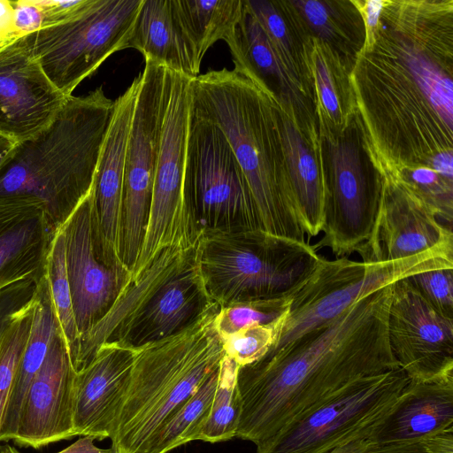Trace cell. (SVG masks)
I'll list each match as a JSON object with an SVG mask.
<instances>
[{
  "label": "cell",
  "mask_w": 453,
  "mask_h": 453,
  "mask_svg": "<svg viewBox=\"0 0 453 453\" xmlns=\"http://www.w3.org/2000/svg\"><path fill=\"white\" fill-rule=\"evenodd\" d=\"M190 77L168 69L152 203L134 278L168 247L194 248L199 230L184 196Z\"/></svg>",
  "instance_id": "10"
},
{
  "label": "cell",
  "mask_w": 453,
  "mask_h": 453,
  "mask_svg": "<svg viewBox=\"0 0 453 453\" xmlns=\"http://www.w3.org/2000/svg\"><path fill=\"white\" fill-rule=\"evenodd\" d=\"M372 441L369 439L352 441L342 447H338L330 453H362Z\"/></svg>",
  "instance_id": "47"
},
{
  "label": "cell",
  "mask_w": 453,
  "mask_h": 453,
  "mask_svg": "<svg viewBox=\"0 0 453 453\" xmlns=\"http://www.w3.org/2000/svg\"><path fill=\"white\" fill-rule=\"evenodd\" d=\"M0 453H20L16 448L6 445L1 448Z\"/></svg>",
  "instance_id": "49"
},
{
  "label": "cell",
  "mask_w": 453,
  "mask_h": 453,
  "mask_svg": "<svg viewBox=\"0 0 453 453\" xmlns=\"http://www.w3.org/2000/svg\"><path fill=\"white\" fill-rule=\"evenodd\" d=\"M216 304L204 289L195 247H168L131 279L105 316L81 337L73 368L87 366L104 343L138 349L175 335Z\"/></svg>",
  "instance_id": "5"
},
{
  "label": "cell",
  "mask_w": 453,
  "mask_h": 453,
  "mask_svg": "<svg viewBox=\"0 0 453 453\" xmlns=\"http://www.w3.org/2000/svg\"><path fill=\"white\" fill-rule=\"evenodd\" d=\"M214 305L184 331L136 349L127 395L110 438L119 453H149L165 423L219 366Z\"/></svg>",
  "instance_id": "3"
},
{
  "label": "cell",
  "mask_w": 453,
  "mask_h": 453,
  "mask_svg": "<svg viewBox=\"0 0 453 453\" xmlns=\"http://www.w3.org/2000/svg\"><path fill=\"white\" fill-rule=\"evenodd\" d=\"M142 0H90L71 19L23 36L52 84L65 96L113 53L128 49Z\"/></svg>",
  "instance_id": "8"
},
{
  "label": "cell",
  "mask_w": 453,
  "mask_h": 453,
  "mask_svg": "<svg viewBox=\"0 0 453 453\" xmlns=\"http://www.w3.org/2000/svg\"><path fill=\"white\" fill-rule=\"evenodd\" d=\"M323 257L306 242L262 229L204 230L195 259L209 298L220 307L292 296Z\"/></svg>",
  "instance_id": "6"
},
{
  "label": "cell",
  "mask_w": 453,
  "mask_h": 453,
  "mask_svg": "<svg viewBox=\"0 0 453 453\" xmlns=\"http://www.w3.org/2000/svg\"><path fill=\"white\" fill-rule=\"evenodd\" d=\"M226 42L234 63V70L254 85L277 79L280 84L287 86L286 66L259 23L244 4L242 17Z\"/></svg>",
  "instance_id": "26"
},
{
  "label": "cell",
  "mask_w": 453,
  "mask_h": 453,
  "mask_svg": "<svg viewBox=\"0 0 453 453\" xmlns=\"http://www.w3.org/2000/svg\"><path fill=\"white\" fill-rule=\"evenodd\" d=\"M303 13L311 28L323 39L333 37L332 25L327 7L323 2L316 0H299L293 2Z\"/></svg>",
  "instance_id": "40"
},
{
  "label": "cell",
  "mask_w": 453,
  "mask_h": 453,
  "mask_svg": "<svg viewBox=\"0 0 453 453\" xmlns=\"http://www.w3.org/2000/svg\"><path fill=\"white\" fill-rule=\"evenodd\" d=\"M40 279L19 280L0 289V336L15 313L35 298Z\"/></svg>",
  "instance_id": "37"
},
{
  "label": "cell",
  "mask_w": 453,
  "mask_h": 453,
  "mask_svg": "<svg viewBox=\"0 0 453 453\" xmlns=\"http://www.w3.org/2000/svg\"><path fill=\"white\" fill-rule=\"evenodd\" d=\"M329 153L333 181L329 196L324 199V235L315 247H326L337 257H344L359 254L368 242L382 196L371 189L352 142H330Z\"/></svg>",
  "instance_id": "15"
},
{
  "label": "cell",
  "mask_w": 453,
  "mask_h": 453,
  "mask_svg": "<svg viewBox=\"0 0 453 453\" xmlns=\"http://www.w3.org/2000/svg\"><path fill=\"white\" fill-rule=\"evenodd\" d=\"M388 339L410 380H428L453 371V319L436 311L406 278L392 284Z\"/></svg>",
  "instance_id": "14"
},
{
  "label": "cell",
  "mask_w": 453,
  "mask_h": 453,
  "mask_svg": "<svg viewBox=\"0 0 453 453\" xmlns=\"http://www.w3.org/2000/svg\"><path fill=\"white\" fill-rule=\"evenodd\" d=\"M280 319L272 324L250 325L221 339L225 356L234 360L239 367L258 360L273 344Z\"/></svg>",
  "instance_id": "34"
},
{
  "label": "cell",
  "mask_w": 453,
  "mask_h": 453,
  "mask_svg": "<svg viewBox=\"0 0 453 453\" xmlns=\"http://www.w3.org/2000/svg\"><path fill=\"white\" fill-rule=\"evenodd\" d=\"M281 140L293 202L305 234L314 237L321 232L324 211V188L316 161L292 123H283Z\"/></svg>",
  "instance_id": "25"
},
{
  "label": "cell",
  "mask_w": 453,
  "mask_h": 453,
  "mask_svg": "<svg viewBox=\"0 0 453 453\" xmlns=\"http://www.w3.org/2000/svg\"><path fill=\"white\" fill-rule=\"evenodd\" d=\"M138 88L139 77H136L114 101L92 188L98 226L119 257L125 159Z\"/></svg>",
  "instance_id": "21"
},
{
  "label": "cell",
  "mask_w": 453,
  "mask_h": 453,
  "mask_svg": "<svg viewBox=\"0 0 453 453\" xmlns=\"http://www.w3.org/2000/svg\"><path fill=\"white\" fill-rule=\"evenodd\" d=\"M362 453H429L425 437L387 443L372 442Z\"/></svg>",
  "instance_id": "42"
},
{
  "label": "cell",
  "mask_w": 453,
  "mask_h": 453,
  "mask_svg": "<svg viewBox=\"0 0 453 453\" xmlns=\"http://www.w3.org/2000/svg\"><path fill=\"white\" fill-rule=\"evenodd\" d=\"M189 106L219 127L248 182L261 229L305 242V232L287 186L274 173L265 97L234 70L209 71L189 79Z\"/></svg>",
  "instance_id": "4"
},
{
  "label": "cell",
  "mask_w": 453,
  "mask_h": 453,
  "mask_svg": "<svg viewBox=\"0 0 453 453\" xmlns=\"http://www.w3.org/2000/svg\"><path fill=\"white\" fill-rule=\"evenodd\" d=\"M433 166L441 175L452 180L453 158L450 151L437 154L433 159Z\"/></svg>",
  "instance_id": "45"
},
{
  "label": "cell",
  "mask_w": 453,
  "mask_h": 453,
  "mask_svg": "<svg viewBox=\"0 0 453 453\" xmlns=\"http://www.w3.org/2000/svg\"><path fill=\"white\" fill-rule=\"evenodd\" d=\"M315 78L323 106L331 118L339 117V101L330 70L320 57L315 59Z\"/></svg>",
  "instance_id": "41"
},
{
  "label": "cell",
  "mask_w": 453,
  "mask_h": 453,
  "mask_svg": "<svg viewBox=\"0 0 453 453\" xmlns=\"http://www.w3.org/2000/svg\"><path fill=\"white\" fill-rule=\"evenodd\" d=\"M245 8L255 17L284 65L289 61V42L285 21L274 4L266 0H242Z\"/></svg>",
  "instance_id": "36"
},
{
  "label": "cell",
  "mask_w": 453,
  "mask_h": 453,
  "mask_svg": "<svg viewBox=\"0 0 453 453\" xmlns=\"http://www.w3.org/2000/svg\"><path fill=\"white\" fill-rule=\"evenodd\" d=\"M239 365L231 358L223 357L219 378L208 418L196 441L211 443L229 441L236 436L241 400L237 388Z\"/></svg>",
  "instance_id": "30"
},
{
  "label": "cell",
  "mask_w": 453,
  "mask_h": 453,
  "mask_svg": "<svg viewBox=\"0 0 453 453\" xmlns=\"http://www.w3.org/2000/svg\"><path fill=\"white\" fill-rule=\"evenodd\" d=\"M441 268H453V248L386 262L323 257L311 277L290 297L269 350L332 321L358 300L401 279Z\"/></svg>",
  "instance_id": "7"
},
{
  "label": "cell",
  "mask_w": 453,
  "mask_h": 453,
  "mask_svg": "<svg viewBox=\"0 0 453 453\" xmlns=\"http://www.w3.org/2000/svg\"><path fill=\"white\" fill-rule=\"evenodd\" d=\"M405 60L409 71L419 88L434 110L451 129L453 121V84L451 79L420 53L410 51Z\"/></svg>",
  "instance_id": "33"
},
{
  "label": "cell",
  "mask_w": 453,
  "mask_h": 453,
  "mask_svg": "<svg viewBox=\"0 0 453 453\" xmlns=\"http://www.w3.org/2000/svg\"><path fill=\"white\" fill-rule=\"evenodd\" d=\"M392 284L332 321L240 366L236 436L259 453L296 423L360 381L400 368L388 339Z\"/></svg>",
  "instance_id": "1"
},
{
  "label": "cell",
  "mask_w": 453,
  "mask_h": 453,
  "mask_svg": "<svg viewBox=\"0 0 453 453\" xmlns=\"http://www.w3.org/2000/svg\"><path fill=\"white\" fill-rule=\"evenodd\" d=\"M58 326L44 272L38 282L28 339L0 426V441L13 440L25 395L44 362L52 337Z\"/></svg>",
  "instance_id": "24"
},
{
  "label": "cell",
  "mask_w": 453,
  "mask_h": 453,
  "mask_svg": "<svg viewBox=\"0 0 453 453\" xmlns=\"http://www.w3.org/2000/svg\"><path fill=\"white\" fill-rule=\"evenodd\" d=\"M16 142L0 134V169L12 153Z\"/></svg>",
  "instance_id": "48"
},
{
  "label": "cell",
  "mask_w": 453,
  "mask_h": 453,
  "mask_svg": "<svg viewBox=\"0 0 453 453\" xmlns=\"http://www.w3.org/2000/svg\"><path fill=\"white\" fill-rule=\"evenodd\" d=\"M49 80L23 37L0 47V134L18 143L38 134L66 98Z\"/></svg>",
  "instance_id": "16"
},
{
  "label": "cell",
  "mask_w": 453,
  "mask_h": 453,
  "mask_svg": "<svg viewBox=\"0 0 453 453\" xmlns=\"http://www.w3.org/2000/svg\"><path fill=\"white\" fill-rule=\"evenodd\" d=\"M383 5L384 3L379 0L366 2V23L370 27H375L377 26Z\"/></svg>",
  "instance_id": "46"
},
{
  "label": "cell",
  "mask_w": 453,
  "mask_h": 453,
  "mask_svg": "<svg viewBox=\"0 0 453 453\" xmlns=\"http://www.w3.org/2000/svg\"><path fill=\"white\" fill-rule=\"evenodd\" d=\"M61 227L73 314L81 339L109 311L132 273L100 231L92 189Z\"/></svg>",
  "instance_id": "13"
},
{
  "label": "cell",
  "mask_w": 453,
  "mask_h": 453,
  "mask_svg": "<svg viewBox=\"0 0 453 453\" xmlns=\"http://www.w3.org/2000/svg\"><path fill=\"white\" fill-rule=\"evenodd\" d=\"M401 369L367 378L319 407L259 453H330L370 439L409 381Z\"/></svg>",
  "instance_id": "12"
},
{
  "label": "cell",
  "mask_w": 453,
  "mask_h": 453,
  "mask_svg": "<svg viewBox=\"0 0 453 453\" xmlns=\"http://www.w3.org/2000/svg\"><path fill=\"white\" fill-rule=\"evenodd\" d=\"M290 297L256 300L220 307L215 318L216 330L224 339L250 325L275 323L288 312Z\"/></svg>",
  "instance_id": "32"
},
{
  "label": "cell",
  "mask_w": 453,
  "mask_h": 453,
  "mask_svg": "<svg viewBox=\"0 0 453 453\" xmlns=\"http://www.w3.org/2000/svg\"><path fill=\"white\" fill-rule=\"evenodd\" d=\"M13 33L17 38L26 36L43 27V15L37 0L12 1Z\"/></svg>",
  "instance_id": "38"
},
{
  "label": "cell",
  "mask_w": 453,
  "mask_h": 453,
  "mask_svg": "<svg viewBox=\"0 0 453 453\" xmlns=\"http://www.w3.org/2000/svg\"><path fill=\"white\" fill-rule=\"evenodd\" d=\"M184 196L199 233L261 229L246 178L219 127L190 111Z\"/></svg>",
  "instance_id": "9"
},
{
  "label": "cell",
  "mask_w": 453,
  "mask_h": 453,
  "mask_svg": "<svg viewBox=\"0 0 453 453\" xmlns=\"http://www.w3.org/2000/svg\"><path fill=\"white\" fill-rule=\"evenodd\" d=\"M35 296L15 313L0 336V426L28 339Z\"/></svg>",
  "instance_id": "31"
},
{
  "label": "cell",
  "mask_w": 453,
  "mask_h": 453,
  "mask_svg": "<svg viewBox=\"0 0 453 453\" xmlns=\"http://www.w3.org/2000/svg\"><path fill=\"white\" fill-rule=\"evenodd\" d=\"M75 373L58 326L22 402L12 440L16 444L41 449L75 436Z\"/></svg>",
  "instance_id": "17"
},
{
  "label": "cell",
  "mask_w": 453,
  "mask_h": 453,
  "mask_svg": "<svg viewBox=\"0 0 453 453\" xmlns=\"http://www.w3.org/2000/svg\"><path fill=\"white\" fill-rule=\"evenodd\" d=\"M45 276L53 311L73 366L79 351L81 336L73 314L71 289L66 273L65 236L61 226L57 229L48 250Z\"/></svg>",
  "instance_id": "29"
},
{
  "label": "cell",
  "mask_w": 453,
  "mask_h": 453,
  "mask_svg": "<svg viewBox=\"0 0 453 453\" xmlns=\"http://www.w3.org/2000/svg\"><path fill=\"white\" fill-rule=\"evenodd\" d=\"M89 1L90 0L38 1V4L43 15L42 28L58 25L71 19L82 11L88 4Z\"/></svg>",
  "instance_id": "39"
},
{
  "label": "cell",
  "mask_w": 453,
  "mask_h": 453,
  "mask_svg": "<svg viewBox=\"0 0 453 453\" xmlns=\"http://www.w3.org/2000/svg\"><path fill=\"white\" fill-rule=\"evenodd\" d=\"M12 23V1L0 0V39L11 41L17 38L13 33Z\"/></svg>",
  "instance_id": "44"
},
{
  "label": "cell",
  "mask_w": 453,
  "mask_h": 453,
  "mask_svg": "<svg viewBox=\"0 0 453 453\" xmlns=\"http://www.w3.org/2000/svg\"><path fill=\"white\" fill-rule=\"evenodd\" d=\"M136 349L104 343L74 378L75 436L111 438L129 387Z\"/></svg>",
  "instance_id": "18"
},
{
  "label": "cell",
  "mask_w": 453,
  "mask_h": 453,
  "mask_svg": "<svg viewBox=\"0 0 453 453\" xmlns=\"http://www.w3.org/2000/svg\"><path fill=\"white\" fill-rule=\"evenodd\" d=\"M11 41H12V40H11ZM11 41L4 40V39H0V47L4 46V44L8 43Z\"/></svg>",
  "instance_id": "50"
},
{
  "label": "cell",
  "mask_w": 453,
  "mask_h": 453,
  "mask_svg": "<svg viewBox=\"0 0 453 453\" xmlns=\"http://www.w3.org/2000/svg\"><path fill=\"white\" fill-rule=\"evenodd\" d=\"M146 61L188 77L199 75L202 60L182 30L172 0H142L128 42Z\"/></svg>",
  "instance_id": "23"
},
{
  "label": "cell",
  "mask_w": 453,
  "mask_h": 453,
  "mask_svg": "<svg viewBox=\"0 0 453 453\" xmlns=\"http://www.w3.org/2000/svg\"><path fill=\"white\" fill-rule=\"evenodd\" d=\"M96 439L93 435H84L58 453H119L112 446L110 449L98 448L95 444Z\"/></svg>",
  "instance_id": "43"
},
{
  "label": "cell",
  "mask_w": 453,
  "mask_h": 453,
  "mask_svg": "<svg viewBox=\"0 0 453 453\" xmlns=\"http://www.w3.org/2000/svg\"><path fill=\"white\" fill-rule=\"evenodd\" d=\"M438 248H453L451 227L415 195L402 189L388 191L372 234L360 251L364 262L407 258Z\"/></svg>",
  "instance_id": "19"
},
{
  "label": "cell",
  "mask_w": 453,
  "mask_h": 453,
  "mask_svg": "<svg viewBox=\"0 0 453 453\" xmlns=\"http://www.w3.org/2000/svg\"><path fill=\"white\" fill-rule=\"evenodd\" d=\"M406 279L436 311L453 319V268L425 271Z\"/></svg>",
  "instance_id": "35"
},
{
  "label": "cell",
  "mask_w": 453,
  "mask_h": 453,
  "mask_svg": "<svg viewBox=\"0 0 453 453\" xmlns=\"http://www.w3.org/2000/svg\"><path fill=\"white\" fill-rule=\"evenodd\" d=\"M113 108L102 87L68 96L45 128L15 144L0 169V196L39 200L60 227L92 189Z\"/></svg>",
  "instance_id": "2"
},
{
  "label": "cell",
  "mask_w": 453,
  "mask_h": 453,
  "mask_svg": "<svg viewBox=\"0 0 453 453\" xmlns=\"http://www.w3.org/2000/svg\"><path fill=\"white\" fill-rule=\"evenodd\" d=\"M168 68L145 62L130 125L125 159L120 258L132 273L149 223Z\"/></svg>",
  "instance_id": "11"
},
{
  "label": "cell",
  "mask_w": 453,
  "mask_h": 453,
  "mask_svg": "<svg viewBox=\"0 0 453 453\" xmlns=\"http://www.w3.org/2000/svg\"><path fill=\"white\" fill-rule=\"evenodd\" d=\"M219 366L165 423L149 453H168L187 442L196 441L214 399L219 378Z\"/></svg>",
  "instance_id": "28"
},
{
  "label": "cell",
  "mask_w": 453,
  "mask_h": 453,
  "mask_svg": "<svg viewBox=\"0 0 453 453\" xmlns=\"http://www.w3.org/2000/svg\"><path fill=\"white\" fill-rule=\"evenodd\" d=\"M57 228L31 196H0V289L45 272Z\"/></svg>",
  "instance_id": "20"
},
{
  "label": "cell",
  "mask_w": 453,
  "mask_h": 453,
  "mask_svg": "<svg viewBox=\"0 0 453 453\" xmlns=\"http://www.w3.org/2000/svg\"><path fill=\"white\" fill-rule=\"evenodd\" d=\"M176 18L203 60L207 50L219 40L225 42L239 22L242 0H172Z\"/></svg>",
  "instance_id": "27"
},
{
  "label": "cell",
  "mask_w": 453,
  "mask_h": 453,
  "mask_svg": "<svg viewBox=\"0 0 453 453\" xmlns=\"http://www.w3.org/2000/svg\"><path fill=\"white\" fill-rule=\"evenodd\" d=\"M453 428V371L428 380H409L391 413L370 439L387 443L422 439Z\"/></svg>",
  "instance_id": "22"
}]
</instances>
